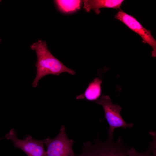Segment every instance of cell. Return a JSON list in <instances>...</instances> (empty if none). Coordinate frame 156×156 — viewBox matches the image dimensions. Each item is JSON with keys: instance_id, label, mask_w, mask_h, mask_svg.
I'll return each mask as SVG.
<instances>
[{"instance_id": "obj_1", "label": "cell", "mask_w": 156, "mask_h": 156, "mask_svg": "<svg viewBox=\"0 0 156 156\" xmlns=\"http://www.w3.org/2000/svg\"><path fill=\"white\" fill-rule=\"evenodd\" d=\"M30 47L35 51L37 56V61L35 64L37 73L32 84L33 87H37L39 81L48 75H59L64 72L71 75L76 73L74 70L67 67L51 53L47 48L46 41L38 39Z\"/></svg>"}, {"instance_id": "obj_2", "label": "cell", "mask_w": 156, "mask_h": 156, "mask_svg": "<svg viewBox=\"0 0 156 156\" xmlns=\"http://www.w3.org/2000/svg\"><path fill=\"white\" fill-rule=\"evenodd\" d=\"M95 102L101 105L104 109L105 118L109 125L108 131V141H112L115 128L120 127L125 129L133 127V123H127L124 120L120 114L121 107L117 104H113L109 96L102 95Z\"/></svg>"}, {"instance_id": "obj_3", "label": "cell", "mask_w": 156, "mask_h": 156, "mask_svg": "<svg viewBox=\"0 0 156 156\" xmlns=\"http://www.w3.org/2000/svg\"><path fill=\"white\" fill-rule=\"evenodd\" d=\"M108 141L104 143L92 144L84 143L83 150L78 156H132L133 148L126 149L120 143Z\"/></svg>"}, {"instance_id": "obj_4", "label": "cell", "mask_w": 156, "mask_h": 156, "mask_svg": "<svg viewBox=\"0 0 156 156\" xmlns=\"http://www.w3.org/2000/svg\"><path fill=\"white\" fill-rule=\"evenodd\" d=\"M43 141L47 147L46 156H75L72 147L74 142L67 136L64 125L56 137H48Z\"/></svg>"}, {"instance_id": "obj_5", "label": "cell", "mask_w": 156, "mask_h": 156, "mask_svg": "<svg viewBox=\"0 0 156 156\" xmlns=\"http://www.w3.org/2000/svg\"><path fill=\"white\" fill-rule=\"evenodd\" d=\"M4 138L11 140L15 148L21 149L27 156H46L43 140L35 139L30 135H27L23 139H19L14 129H11Z\"/></svg>"}, {"instance_id": "obj_6", "label": "cell", "mask_w": 156, "mask_h": 156, "mask_svg": "<svg viewBox=\"0 0 156 156\" xmlns=\"http://www.w3.org/2000/svg\"><path fill=\"white\" fill-rule=\"evenodd\" d=\"M115 18L140 36L144 43H147L151 47L152 49V56L156 57V41L152 35L151 31L145 28L133 16L121 10L116 14Z\"/></svg>"}, {"instance_id": "obj_7", "label": "cell", "mask_w": 156, "mask_h": 156, "mask_svg": "<svg viewBox=\"0 0 156 156\" xmlns=\"http://www.w3.org/2000/svg\"><path fill=\"white\" fill-rule=\"evenodd\" d=\"M84 1L83 8L87 12L93 10L97 14L100 12V9L108 8L120 9L123 0H86Z\"/></svg>"}, {"instance_id": "obj_8", "label": "cell", "mask_w": 156, "mask_h": 156, "mask_svg": "<svg viewBox=\"0 0 156 156\" xmlns=\"http://www.w3.org/2000/svg\"><path fill=\"white\" fill-rule=\"evenodd\" d=\"M102 80L99 78H95L90 83L84 92L77 96V99H84L90 101H96L101 94Z\"/></svg>"}, {"instance_id": "obj_9", "label": "cell", "mask_w": 156, "mask_h": 156, "mask_svg": "<svg viewBox=\"0 0 156 156\" xmlns=\"http://www.w3.org/2000/svg\"><path fill=\"white\" fill-rule=\"evenodd\" d=\"M59 8L64 12H68L79 9L81 1L80 0H55Z\"/></svg>"}, {"instance_id": "obj_10", "label": "cell", "mask_w": 156, "mask_h": 156, "mask_svg": "<svg viewBox=\"0 0 156 156\" xmlns=\"http://www.w3.org/2000/svg\"><path fill=\"white\" fill-rule=\"evenodd\" d=\"M132 156H155V155L152 154L150 151L141 153H139L137 152L134 148Z\"/></svg>"}, {"instance_id": "obj_11", "label": "cell", "mask_w": 156, "mask_h": 156, "mask_svg": "<svg viewBox=\"0 0 156 156\" xmlns=\"http://www.w3.org/2000/svg\"><path fill=\"white\" fill-rule=\"evenodd\" d=\"M2 139V138H0V141Z\"/></svg>"}, {"instance_id": "obj_12", "label": "cell", "mask_w": 156, "mask_h": 156, "mask_svg": "<svg viewBox=\"0 0 156 156\" xmlns=\"http://www.w3.org/2000/svg\"><path fill=\"white\" fill-rule=\"evenodd\" d=\"M1 41V39L0 38V43Z\"/></svg>"}, {"instance_id": "obj_13", "label": "cell", "mask_w": 156, "mask_h": 156, "mask_svg": "<svg viewBox=\"0 0 156 156\" xmlns=\"http://www.w3.org/2000/svg\"><path fill=\"white\" fill-rule=\"evenodd\" d=\"M1 1V0H0V2Z\"/></svg>"}]
</instances>
